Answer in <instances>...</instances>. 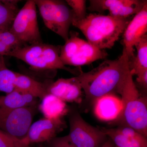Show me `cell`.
Returning <instances> with one entry per match:
<instances>
[{"label": "cell", "instance_id": "cell-21", "mask_svg": "<svg viewBox=\"0 0 147 147\" xmlns=\"http://www.w3.org/2000/svg\"><path fill=\"white\" fill-rule=\"evenodd\" d=\"M18 0H0V26L11 25L19 10Z\"/></svg>", "mask_w": 147, "mask_h": 147}, {"label": "cell", "instance_id": "cell-3", "mask_svg": "<svg viewBox=\"0 0 147 147\" xmlns=\"http://www.w3.org/2000/svg\"><path fill=\"white\" fill-rule=\"evenodd\" d=\"M132 76L130 71L119 92L123 110L117 120H120L123 126L131 127L147 137V98L139 94Z\"/></svg>", "mask_w": 147, "mask_h": 147}, {"label": "cell", "instance_id": "cell-20", "mask_svg": "<svg viewBox=\"0 0 147 147\" xmlns=\"http://www.w3.org/2000/svg\"><path fill=\"white\" fill-rule=\"evenodd\" d=\"M146 4V1L129 0L127 3L109 10L110 15L116 18H126L129 16L137 14Z\"/></svg>", "mask_w": 147, "mask_h": 147}, {"label": "cell", "instance_id": "cell-25", "mask_svg": "<svg viewBox=\"0 0 147 147\" xmlns=\"http://www.w3.org/2000/svg\"><path fill=\"white\" fill-rule=\"evenodd\" d=\"M65 2L67 5L70 7L73 12V21L82 20L87 16L85 0H67Z\"/></svg>", "mask_w": 147, "mask_h": 147}, {"label": "cell", "instance_id": "cell-31", "mask_svg": "<svg viewBox=\"0 0 147 147\" xmlns=\"http://www.w3.org/2000/svg\"></svg>", "mask_w": 147, "mask_h": 147}, {"label": "cell", "instance_id": "cell-27", "mask_svg": "<svg viewBox=\"0 0 147 147\" xmlns=\"http://www.w3.org/2000/svg\"><path fill=\"white\" fill-rule=\"evenodd\" d=\"M40 147H76L69 139L68 136L55 137L48 142L42 143Z\"/></svg>", "mask_w": 147, "mask_h": 147}, {"label": "cell", "instance_id": "cell-22", "mask_svg": "<svg viewBox=\"0 0 147 147\" xmlns=\"http://www.w3.org/2000/svg\"><path fill=\"white\" fill-rule=\"evenodd\" d=\"M82 38L78 36V34L74 32H70V36L65 41V44L61 46L60 58L65 65L69 60L75 55L79 50L82 40Z\"/></svg>", "mask_w": 147, "mask_h": 147}, {"label": "cell", "instance_id": "cell-15", "mask_svg": "<svg viewBox=\"0 0 147 147\" xmlns=\"http://www.w3.org/2000/svg\"><path fill=\"white\" fill-rule=\"evenodd\" d=\"M38 98L30 95L13 91L0 96V116L17 108L38 105Z\"/></svg>", "mask_w": 147, "mask_h": 147}, {"label": "cell", "instance_id": "cell-18", "mask_svg": "<svg viewBox=\"0 0 147 147\" xmlns=\"http://www.w3.org/2000/svg\"><path fill=\"white\" fill-rule=\"evenodd\" d=\"M137 55L130 60V71L137 76L147 71V36L142 37L135 45Z\"/></svg>", "mask_w": 147, "mask_h": 147}, {"label": "cell", "instance_id": "cell-24", "mask_svg": "<svg viewBox=\"0 0 147 147\" xmlns=\"http://www.w3.org/2000/svg\"><path fill=\"white\" fill-rule=\"evenodd\" d=\"M129 0H91L88 9L91 11L102 12L127 3Z\"/></svg>", "mask_w": 147, "mask_h": 147}, {"label": "cell", "instance_id": "cell-17", "mask_svg": "<svg viewBox=\"0 0 147 147\" xmlns=\"http://www.w3.org/2000/svg\"><path fill=\"white\" fill-rule=\"evenodd\" d=\"M11 25L0 26V57L10 56L11 54L24 44L11 30Z\"/></svg>", "mask_w": 147, "mask_h": 147}, {"label": "cell", "instance_id": "cell-19", "mask_svg": "<svg viewBox=\"0 0 147 147\" xmlns=\"http://www.w3.org/2000/svg\"><path fill=\"white\" fill-rule=\"evenodd\" d=\"M101 130L117 147H147L146 137L136 139L123 136L117 132L114 128H103Z\"/></svg>", "mask_w": 147, "mask_h": 147}, {"label": "cell", "instance_id": "cell-29", "mask_svg": "<svg viewBox=\"0 0 147 147\" xmlns=\"http://www.w3.org/2000/svg\"><path fill=\"white\" fill-rule=\"evenodd\" d=\"M100 147H114V144L111 140H108Z\"/></svg>", "mask_w": 147, "mask_h": 147}, {"label": "cell", "instance_id": "cell-28", "mask_svg": "<svg viewBox=\"0 0 147 147\" xmlns=\"http://www.w3.org/2000/svg\"><path fill=\"white\" fill-rule=\"evenodd\" d=\"M137 83L144 87L145 89L147 87V71L137 75Z\"/></svg>", "mask_w": 147, "mask_h": 147}, {"label": "cell", "instance_id": "cell-5", "mask_svg": "<svg viewBox=\"0 0 147 147\" xmlns=\"http://www.w3.org/2000/svg\"><path fill=\"white\" fill-rule=\"evenodd\" d=\"M45 26L65 41L69 37L74 14L66 2L58 0H34Z\"/></svg>", "mask_w": 147, "mask_h": 147}, {"label": "cell", "instance_id": "cell-30", "mask_svg": "<svg viewBox=\"0 0 147 147\" xmlns=\"http://www.w3.org/2000/svg\"><path fill=\"white\" fill-rule=\"evenodd\" d=\"M5 65V63L3 57H0V68L3 66Z\"/></svg>", "mask_w": 147, "mask_h": 147}, {"label": "cell", "instance_id": "cell-11", "mask_svg": "<svg viewBox=\"0 0 147 147\" xmlns=\"http://www.w3.org/2000/svg\"><path fill=\"white\" fill-rule=\"evenodd\" d=\"M47 94H51L63 101L80 104L82 101L83 92L78 77L61 78L48 84Z\"/></svg>", "mask_w": 147, "mask_h": 147}, {"label": "cell", "instance_id": "cell-26", "mask_svg": "<svg viewBox=\"0 0 147 147\" xmlns=\"http://www.w3.org/2000/svg\"><path fill=\"white\" fill-rule=\"evenodd\" d=\"M0 147H31L23 139L12 137L0 130Z\"/></svg>", "mask_w": 147, "mask_h": 147}, {"label": "cell", "instance_id": "cell-4", "mask_svg": "<svg viewBox=\"0 0 147 147\" xmlns=\"http://www.w3.org/2000/svg\"><path fill=\"white\" fill-rule=\"evenodd\" d=\"M60 46L46 43L25 45L15 50L9 57L23 61L36 70L63 69L79 76L82 71L80 68L67 67L61 60Z\"/></svg>", "mask_w": 147, "mask_h": 147}, {"label": "cell", "instance_id": "cell-9", "mask_svg": "<svg viewBox=\"0 0 147 147\" xmlns=\"http://www.w3.org/2000/svg\"><path fill=\"white\" fill-rule=\"evenodd\" d=\"M65 127L63 119L55 120L44 117L32 124L23 140L29 145L45 143L57 137Z\"/></svg>", "mask_w": 147, "mask_h": 147}, {"label": "cell", "instance_id": "cell-7", "mask_svg": "<svg viewBox=\"0 0 147 147\" xmlns=\"http://www.w3.org/2000/svg\"><path fill=\"white\" fill-rule=\"evenodd\" d=\"M69 114V132L67 135L76 147H100L107 137L101 130L87 123L77 111Z\"/></svg>", "mask_w": 147, "mask_h": 147}, {"label": "cell", "instance_id": "cell-23", "mask_svg": "<svg viewBox=\"0 0 147 147\" xmlns=\"http://www.w3.org/2000/svg\"><path fill=\"white\" fill-rule=\"evenodd\" d=\"M17 74L9 69L5 65L0 68V92L8 94L14 91V83Z\"/></svg>", "mask_w": 147, "mask_h": 147}, {"label": "cell", "instance_id": "cell-16", "mask_svg": "<svg viewBox=\"0 0 147 147\" xmlns=\"http://www.w3.org/2000/svg\"><path fill=\"white\" fill-rule=\"evenodd\" d=\"M48 84H43L30 76L17 73L14 83V90L41 100L47 94Z\"/></svg>", "mask_w": 147, "mask_h": 147}, {"label": "cell", "instance_id": "cell-1", "mask_svg": "<svg viewBox=\"0 0 147 147\" xmlns=\"http://www.w3.org/2000/svg\"><path fill=\"white\" fill-rule=\"evenodd\" d=\"M130 59L124 51L114 60L104 61L91 71L77 76L86 98L94 101L98 98L118 93L129 73Z\"/></svg>", "mask_w": 147, "mask_h": 147}, {"label": "cell", "instance_id": "cell-12", "mask_svg": "<svg viewBox=\"0 0 147 147\" xmlns=\"http://www.w3.org/2000/svg\"><path fill=\"white\" fill-rule=\"evenodd\" d=\"M122 110L121 99L113 93L105 95L94 101L95 115L103 121L117 120L120 117Z\"/></svg>", "mask_w": 147, "mask_h": 147}, {"label": "cell", "instance_id": "cell-13", "mask_svg": "<svg viewBox=\"0 0 147 147\" xmlns=\"http://www.w3.org/2000/svg\"><path fill=\"white\" fill-rule=\"evenodd\" d=\"M108 56V53L105 50L99 49L88 41L82 39L79 50L66 65L77 67L86 65L105 59Z\"/></svg>", "mask_w": 147, "mask_h": 147}, {"label": "cell", "instance_id": "cell-8", "mask_svg": "<svg viewBox=\"0 0 147 147\" xmlns=\"http://www.w3.org/2000/svg\"><path fill=\"white\" fill-rule=\"evenodd\" d=\"M38 108V105L25 106L0 116V130L23 139L26 136Z\"/></svg>", "mask_w": 147, "mask_h": 147}, {"label": "cell", "instance_id": "cell-14", "mask_svg": "<svg viewBox=\"0 0 147 147\" xmlns=\"http://www.w3.org/2000/svg\"><path fill=\"white\" fill-rule=\"evenodd\" d=\"M41 100L38 109L45 118L55 120L63 119L69 112L66 102L53 95L48 94Z\"/></svg>", "mask_w": 147, "mask_h": 147}, {"label": "cell", "instance_id": "cell-10", "mask_svg": "<svg viewBox=\"0 0 147 147\" xmlns=\"http://www.w3.org/2000/svg\"><path fill=\"white\" fill-rule=\"evenodd\" d=\"M147 32V4L128 23L123 33V51L132 60L134 57V47Z\"/></svg>", "mask_w": 147, "mask_h": 147}, {"label": "cell", "instance_id": "cell-6", "mask_svg": "<svg viewBox=\"0 0 147 147\" xmlns=\"http://www.w3.org/2000/svg\"><path fill=\"white\" fill-rule=\"evenodd\" d=\"M11 30L24 45L42 42L34 0L27 1L19 9L11 24Z\"/></svg>", "mask_w": 147, "mask_h": 147}, {"label": "cell", "instance_id": "cell-2", "mask_svg": "<svg viewBox=\"0 0 147 147\" xmlns=\"http://www.w3.org/2000/svg\"><path fill=\"white\" fill-rule=\"evenodd\" d=\"M129 22L126 18L90 13L84 19L72 21L88 42L101 50L110 49L123 33Z\"/></svg>", "mask_w": 147, "mask_h": 147}]
</instances>
